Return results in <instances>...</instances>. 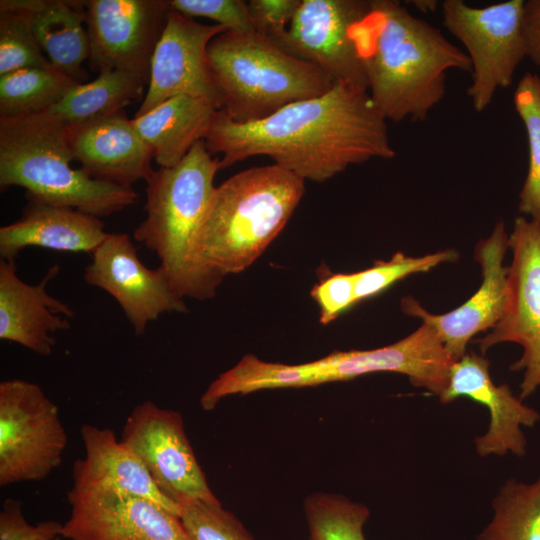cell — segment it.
<instances>
[{"label": "cell", "mask_w": 540, "mask_h": 540, "mask_svg": "<svg viewBox=\"0 0 540 540\" xmlns=\"http://www.w3.org/2000/svg\"><path fill=\"white\" fill-rule=\"evenodd\" d=\"M310 294L320 309V323L327 325L357 303L355 273L325 276L315 284Z\"/></svg>", "instance_id": "obj_34"}, {"label": "cell", "mask_w": 540, "mask_h": 540, "mask_svg": "<svg viewBox=\"0 0 540 540\" xmlns=\"http://www.w3.org/2000/svg\"><path fill=\"white\" fill-rule=\"evenodd\" d=\"M80 433L85 457L74 462L71 491L121 490L152 500L180 516V507L159 490L146 468L111 429L84 424Z\"/></svg>", "instance_id": "obj_22"}, {"label": "cell", "mask_w": 540, "mask_h": 540, "mask_svg": "<svg viewBox=\"0 0 540 540\" xmlns=\"http://www.w3.org/2000/svg\"><path fill=\"white\" fill-rule=\"evenodd\" d=\"M85 9L91 69L124 71L148 84L152 56L171 10L169 1L90 0Z\"/></svg>", "instance_id": "obj_12"}, {"label": "cell", "mask_w": 540, "mask_h": 540, "mask_svg": "<svg viewBox=\"0 0 540 540\" xmlns=\"http://www.w3.org/2000/svg\"><path fill=\"white\" fill-rule=\"evenodd\" d=\"M69 540H190L180 517L147 498L116 489L69 491Z\"/></svg>", "instance_id": "obj_15"}, {"label": "cell", "mask_w": 540, "mask_h": 540, "mask_svg": "<svg viewBox=\"0 0 540 540\" xmlns=\"http://www.w3.org/2000/svg\"><path fill=\"white\" fill-rule=\"evenodd\" d=\"M145 84L130 73L104 70L95 80L77 84L48 111L65 127L86 124L122 112L141 98Z\"/></svg>", "instance_id": "obj_25"}, {"label": "cell", "mask_w": 540, "mask_h": 540, "mask_svg": "<svg viewBox=\"0 0 540 540\" xmlns=\"http://www.w3.org/2000/svg\"><path fill=\"white\" fill-rule=\"evenodd\" d=\"M66 129L74 161L95 179L132 187L154 171L153 152L124 111Z\"/></svg>", "instance_id": "obj_20"}, {"label": "cell", "mask_w": 540, "mask_h": 540, "mask_svg": "<svg viewBox=\"0 0 540 540\" xmlns=\"http://www.w3.org/2000/svg\"><path fill=\"white\" fill-rule=\"evenodd\" d=\"M460 397L484 405L489 411L486 432L474 440L481 457L504 456L511 453L522 457L527 451L524 427H533L540 420V412L527 406L506 384L496 385L490 375V362L474 351L466 353L450 367L444 392L439 397L448 404Z\"/></svg>", "instance_id": "obj_18"}, {"label": "cell", "mask_w": 540, "mask_h": 540, "mask_svg": "<svg viewBox=\"0 0 540 540\" xmlns=\"http://www.w3.org/2000/svg\"><path fill=\"white\" fill-rule=\"evenodd\" d=\"M351 35L367 91L386 120H425L445 95L447 72H471L465 52L397 1L371 0Z\"/></svg>", "instance_id": "obj_2"}, {"label": "cell", "mask_w": 540, "mask_h": 540, "mask_svg": "<svg viewBox=\"0 0 540 540\" xmlns=\"http://www.w3.org/2000/svg\"><path fill=\"white\" fill-rule=\"evenodd\" d=\"M443 25L465 47L471 62L467 90L473 108L484 111L508 87L526 56L523 0L473 7L462 0L442 3Z\"/></svg>", "instance_id": "obj_7"}, {"label": "cell", "mask_w": 540, "mask_h": 540, "mask_svg": "<svg viewBox=\"0 0 540 540\" xmlns=\"http://www.w3.org/2000/svg\"><path fill=\"white\" fill-rule=\"evenodd\" d=\"M179 517L190 540H255L218 499L183 505Z\"/></svg>", "instance_id": "obj_32"}, {"label": "cell", "mask_w": 540, "mask_h": 540, "mask_svg": "<svg viewBox=\"0 0 540 540\" xmlns=\"http://www.w3.org/2000/svg\"><path fill=\"white\" fill-rule=\"evenodd\" d=\"M301 0H251L247 3L255 31L270 40L290 24Z\"/></svg>", "instance_id": "obj_36"}, {"label": "cell", "mask_w": 540, "mask_h": 540, "mask_svg": "<svg viewBox=\"0 0 540 540\" xmlns=\"http://www.w3.org/2000/svg\"><path fill=\"white\" fill-rule=\"evenodd\" d=\"M454 361L436 331L426 323L405 338L376 349L334 351L302 364L305 387L348 381L377 372L407 376L412 385L440 397Z\"/></svg>", "instance_id": "obj_13"}, {"label": "cell", "mask_w": 540, "mask_h": 540, "mask_svg": "<svg viewBox=\"0 0 540 540\" xmlns=\"http://www.w3.org/2000/svg\"><path fill=\"white\" fill-rule=\"evenodd\" d=\"M74 157L67 129L48 110L17 117H0V187L19 186L28 202L67 207L98 218L134 205L133 187L101 181L81 168Z\"/></svg>", "instance_id": "obj_5"}, {"label": "cell", "mask_w": 540, "mask_h": 540, "mask_svg": "<svg viewBox=\"0 0 540 540\" xmlns=\"http://www.w3.org/2000/svg\"><path fill=\"white\" fill-rule=\"evenodd\" d=\"M68 442L58 406L22 379L0 383V485L45 479Z\"/></svg>", "instance_id": "obj_8"}, {"label": "cell", "mask_w": 540, "mask_h": 540, "mask_svg": "<svg viewBox=\"0 0 540 540\" xmlns=\"http://www.w3.org/2000/svg\"><path fill=\"white\" fill-rule=\"evenodd\" d=\"M54 540H61V539H60L59 537H57V538H56V539H54Z\"/></svg>", "instance_id": "obj_39"}, {"label": "cell", "mask_w": 540, "mask_h": 540, "mask_svg": "<svg viewBox=\"0 0 540 540\" xmlns=\"http://www.w3.org/2000/svg\"><path fill=\"white\" fill-rule=\"evenodd\" d=\"M169 4L185 16L209 18L229 31H255L247 3L241 0H170Z\"/></svg>", "instance_id": "obj_33"}, {"label": "cell", "mask_w": 540, "mask_h": 540, "mask_svg": "<svg viewBox=\"0 0 540 540\" xmlns=\"http://www.w3.org/2000/svg\"><path fill=\"white\" fill-rule=\"evenodd\" d=\"M304 192L302 178L274 163L225 180L196 236L199 263L222 280L246 270L284 229Z\"/></svg>", "instance_id": "obj_4"}, {"label": "cell", "mask_w": 540, "mask_h": 540, "mask_svg": "<svg viewBox=\"0 0 540 540\" xmlns=\"http://www.w3.org/2000/svg\"><path fill=\"white\" fill-rule=\"evenodd\" d=\"M85 6L86 1L46 0L31 15L36 40L53 68L78 83L87 79L82 64L90 56Z\"/></svg>", "instance_id": "obj_24"}, {"label": "cell", "mask_w": 540, "mask_h": 540, "mask_svg": "<svg viewBox=\"0 0 540 540\" xmlns=\"http://www.w3.org/2000/svg\"><path fill=\"white\" fill-rule=\"evenodd\" d=\"M100 218L78 210L28 202L22 216L0 228V256L15 261L27 247L91 254L107 237Z\"/></svg>", "instance_id": "obj_21"}, {"label": "cell", "mask_w": 540, "mask_h": 540, "mask_svg": "<svg viewBox=\"0 0 540 540\" xmlns=\"http://www.w3.org/2000/svg\"><path fill=\"white\" fill-rule=\"evenodd\" d=\"M225 31L224 26L205 25L171 9L152 56L148 90L134 117L179 95L207 100L220 110L207 47Z\"/></svg>", "instance_id": "obj_16"}, {"label": "cell", "mask_w": 540, "mask_h": 540, "mask_svg": "<svg viewBox=\"0 0 540 540\" xmlns=\"http://www.w3.org/2000/svg\"><path fill=\"white\" fill-rule=\"evenodd\" d=\"M514 106L528 140V170L519 193V211L540 221V77L526 73L514 91Z\"/></svg>", "instance_id": "obj_29"}, {"label": "cell", "mask_w": 540, "mask_h": 540, "mask_svg": "<svg viewBox=\"0 0 540 540\" xmlns=\"http://www.w3.org/2000/svg\"><path fill=\"white\" fill-rule=\"evenodd\" d=\"M458 257L456 250L447 249L420 257L396 252L387 261H376L373 266L355 272L357 303L381 293L398 280L411 274L427 272L441 263L454 262Z\"/></svg>", "instance_id": "obj_30"}, {"label": "cell", "mask_w": 540, "mask_h": 540, "mask_svg": "<svg viewBox=\"0 0 540 540\" xmlns=\"http://www.w3.org/2000/svg\"><path fill=\"white\" fill-rule=\"evenodd\" d=\"M369 10V0H301L287 29L271 41L286 53L313 64L335 83L367 91L351 31Z\"/></svg>", "instance_id": "obj_11"}, {"label": "cell", "mask_w": 540, "mask_h": 540, "mask_svg": "<svg viewBox=\"0 0 540 540\" xmlns=\"http://www.w3.org/2000/svg\"><path fill=\"white\" fill-rule=\"evenodd\" d=\"M60 271L51 266L38 284L18 277L15 261H0V339L17 343L41 356L50 355L59 330L69 329L74 311L47 292Z\"/></svg>", "instance_id": "obj_19"}, {"label": "cell", "mask_w": 540, "mask_h": 540, "mask_svg": "<svg viewBox=\"0 0 540 540\" xmlns=\"http://www.w3.org/2000/svg\"><path fill=\"white\" fill-rule=\"evenodd\" d=\"M77 84L55 69L26 68L0 75V117L44 112Z\"/></svg>", "instance_id": "obj_27"}, {"label": "cell", "mask_w": 540, "mask_h": 540, "mask_svg": "<svg viewBox=\"0 0 540 540\" xmlns=\"http://www.w3.org/2000/svg\"><path fill=\"white\" fill-rule=\"evenodd\" d=\"M509 249L505 223H496L489 237L481 239L474 258L482 270L478 290L462 305L444 314L428 312L412 296L400 301L401 310L431 326L453 361L466 354L467 344L479 332L491 330L500 320L507 299L508 267L503 262Z\"/></svg>", "instance_id": "obj_17"}, {"label": "cell", "mask_w": 540, "mask_h": 540, "mask_svg": "<svg viewBox=\"0 0 540 540\" xmlns=\"http://www.w3.org/2000/svg\"><path fill=\"white\" fill-rule=\"evenodd\" d=\"M523 29L526 56L540 65V0L524 1Z\"/></svg>", "instance_id": "obj_37"}, {"label": "cell", "mask_w": 540, "mask_h": 540, "mask_svg": "<svg viewBox=\"0 0 540 540\" xmlns=\"http://www.w3.org/2000/svg\"><path fill=\"white\" fill-rule=\"evenodd\" d=\"M26 68L54 69L36 40L31 15L0 11V75Z\"/></svg>", "instance_id": "obj_31"}, {"label": "cell", "mask_w": 540, "mask_h": 540, "mask_svg": "<svg viewBox=\"0 0 540 540\" xmlns=\"http://www.w3.org/2000/svg\"><path fill=\"white\" fill-rule=\"evenodd\" d=\"M512 263L508 267L507 299L503 314L488 334L476 340L482 355L500 343L522 347L510 365L522 371L519 398L540 387V221L519 216L509 235Z\"/></svg>", "instance_id": "obj_9"}, {"label": "cell", "mask_w": 540, "mask_h": 540, "mask_svg": "<svg viewBox=\"0 0 540 540\" xmlns=\"http://www.w3.org/2000/svg\"><path fill=\"white\" fill-rule=\"evenodd\" d=\"M220 110L236 123L262 120L291 103L320 96L335 82L254 32L225 31L207 47Z\"/></svg>", "instance_id": "obj_6"}, {"label": "cell", "mask_w": 540, "mask_h": 540, "mask_svg": "<svg viewBox=\"0 0 540 540\" xmlns=\"http://www.w3.org/2000/svg\"><path fill=\"white\" fill-rule=\"evenodd\" d=\"M219 110L207 100L172 97L132 124L150 147L160 167L176 166L200 140H205Z\"/></svg>", "instance_id": "obj_23"}, {"label": "cell", "mask_w": 540, "mask_h": 540, "mask_svg": "<svg viewBox=\"0 0 540 540\" xmlns=\"http://www.w3.org/2000/svg\"><path fill=\"white\" fill-rule=\"evenodd\" d=\"M386 121L368 91L335 83L255 122L218 111L204 141L212 155L222 154L221 169L266 156L304 181L325 182L350 165L393 158Z\"/></svg>", "instance_id": "obj_1"}, {"label": "cell", "mask_w": 540, "mask_h": 540, "mask_svg": "<svg viewBox=\"0 0 540 540\" xmlns=\"http://www.w3.org/2000/svg\"><path fill=\"white\" fill-rule=\"evenodd\" d=\"M120 441L180 509L194 501L217 499L198 464L179 412L144 401L126 418Z\"/></svg>", "instance_id": "obj_10"}, {"label": "cell", "mask_w": 540, "mask_h": 540, "mask_svg": "<svg viewBox=\"0 0 540 540\" xmlns=\"http://www.w3.org/2000/svg\"><path fill=\"white\" fill-rule=\"evenodd\" d=\"M307 540H366L370 510L340 494L318 492L304 501Z\"/></svg>", "instance_id": "obj_28"}, {"label": "cell", "mask_w": 540, "mask_h": 540, "mask_svg": "<svg viewBox=\"0 0 540 540\" xmlns=\"http://www.w3.org/2000/svg\"><path fill=\"white\" fill-rule=\"evenodd\" d=\"M212 156L200 140L176 166L154 170L146 180V216L133 234L157 255L173 291L182 299H211L223 281L204 268L195 254L196 236L221 169L220 159Z\"/></svg>", "instance_id": "obj_3"}, {"label": "cell", "mask_w": 540, "mask_h": 540, "mask_svg": "<svg viewBox=\"0 0 540 540\" xmlns=\"http://www.w3.org/2000/svg\"><path fill=\"white\" fill-rule=\"evenodd\" d=\"M62 524L48 520L31 525L22 513L21 502L9 498L0 513V540H54Z\"/></svg>", "instance_id": "obj_35"}, {"label": "cell", "mask_w": 540, "mask_h": 540, "mask_svg": "<svg viewBox=\"0 0 540 540\" xmlns=\"http://www.w3.org/2000/svg\"><path fill=\"white\" fill-rule=\"evenodd\" d=\"M412 3L414 7L425 13L434 12L438 6V2L433 0H419Z\"/></svg>", "instance_id": "obj_38"}, {"label": "cell", "mask_w": 540, "mask_h": 540, "mask_svg": "<svg viewBox=\"0 0 540 540\" xmlns=\"http://www.w3.org/2000/svg\"><path fill=\"white\" fill-rule=\"evenodd\" d=\"M84 281L109 293L120 305L137 336L164 313L188 311L159 266L146 267L126 233H108L91 253Z\"/></svg>", "instance_id": "obj_14"}, {"label": "cell", "mask_w": 540, "mask_h": 540, "mask_svg": "<svg viewBox=\"0 0 540 540\" xmlns=\"http://www.w3.org/2000/svg\"><path fill=\"white\" fill-rule=\"evenodd\" d=\"M492 510L477 540H540V475L532 483L506 480L492 501Z\"/></svg>", "instance_id": "obj_26"}]
</instances>
